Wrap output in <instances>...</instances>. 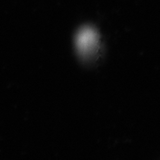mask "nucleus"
Masks as SVG:
<instances>
[{
	"label": "nucleus",
	"instance_id": "1",
	"mask_svg": "<svg viewBox=\"0 0 160 160\" xmlns=\"http://www.w3.org/2000/svg\"><path fill=\"white\" fill-rule=\"evenodd\" d=\"M99 44V34L97 31L89 26L83 27L78 31L76 37L77 51L84 57L93 53Z\"/></svg>",
	"mask_w": 160,
	"mask_h": 160
}]
</instances>
